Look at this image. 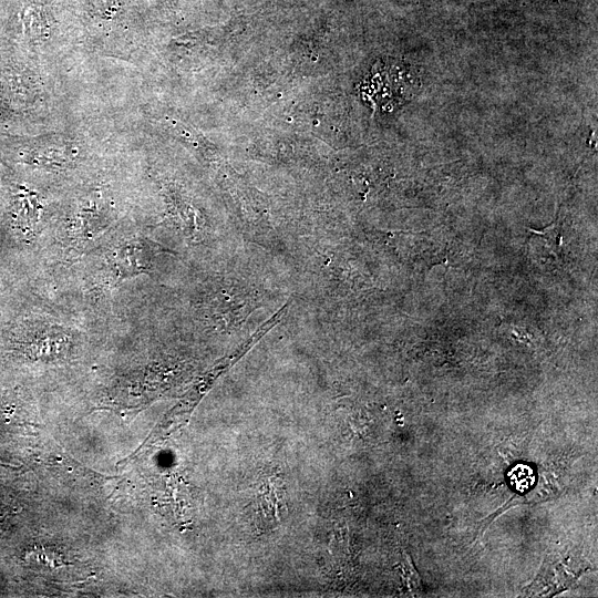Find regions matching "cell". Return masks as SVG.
Masks as SVG:
<instances>
[{
	"mask_svg": "<svg viewBox=\"0 0 598 598\" xmlns=\"http://www.w3.org/2000/svg\"><path fill=\"white\" fill-rule=\"evenodd\" d=\"M154 245L143 238H132L112 249L106 256V270L111 283L146 272L152 265Z\"/></svg>",
	"mask_w": 598,
	"mask_h": 598,
	"instance_id": "6da1fadb",
	"label": "cell"
}]
</instances>
